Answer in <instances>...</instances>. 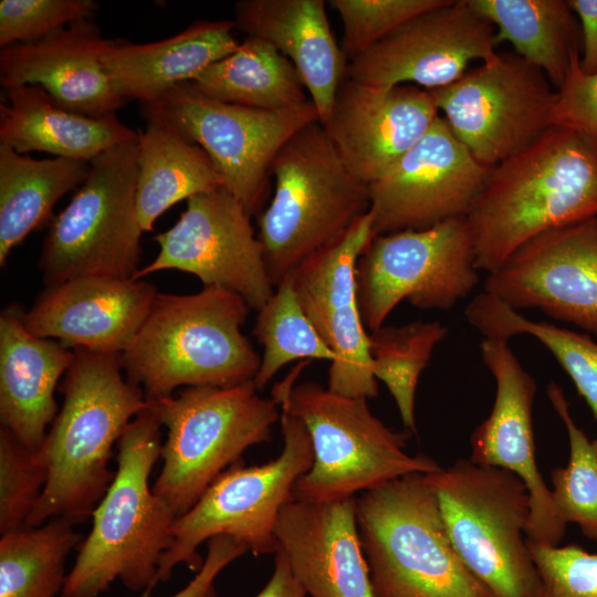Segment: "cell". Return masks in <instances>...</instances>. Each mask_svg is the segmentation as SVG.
Here are the masks:
<instances>
[{
  "label": "cell",
  "instance_id": "ac0fdd59",
  "mask_svg": "<svg viewBox=\"0 0 597 597\" xmlns=\"http://www.w3.org/2000/svg\"><path fill=\"white\" fill-rule=\"evenodd\" d=\"M373 238V214L368 211L290 274L305 314L337 356L329 365L327 388L366 399L378 396V384L357 298L356 266Z\"/></svg>",
  "mask_w": 597,
  "mask_h": 597
},
{
  "label": "cell",
  "instance_id": "8992f818",
  "mask_svg": "<svg viewBox=\"0 0 597 597\" xmlns=\"http://www.w3.org/2000/svg\"><path fill=\"white\" fill-rule=\"evenodd\" d=\"M270 172L275 189L259 214L258 239L275 287L368 212L370 199L368 185L349 171L320 121L281 147Z\"/></svg>",
  "mask_w": 597,
  "mask_h": 597
},
{
  "label": "cell",
  "instance_id": "30bf717a",
  "mask_svg": "<svg viewBox=\"0 0 597 597\" xmlns=\"http://www.w3.org/2000/svg\"><path fill=\"white\" fill-rule=\"evenodd\" d=\"M279 407L281 453L261 465L247 467L243 460L230 465L188 512L176 517L172 543L161 556L156 584L166 583L180 564L197 573L205 561L198 547L214 536H230L255 556L277 552V517L294 500V485L311 469L314 457L304 423L285 406Z\"/></svg>",
  "mask_w": 597,
  "mask_h": 597
},
{
  "label": "cell",
  "instance_id": "5b68a950",
  "mask_svg": "<svg viewBox=\"0 0 597 597\" xmlns=\"http://www.w3.org/2000/svg\"><path fill=\"white\" fill-rule=\"evenodd\" d=\"M307 363L301 362L273 391V399L304 423L312 441L313 463L296 481L295 499L338 501L441 468L426 454H408L409 431L388 428L366 398L339 395L314 381L294 385Z\"/></svg>",
  "mask_w": 597,
  "mask_h": 597
},
{
  "label": "cell",
  "instance_id": "836d02e7",
  "mask_svg": "<svg viewBox=\"0 0 597 597\" xmlns=\"http://www.w3.org/2000/svg\"><path fill=\"white\" fill-rule=\"evenodd\" d=\"M74 523L55 517L1 535L0 597H55L65 585V562L81 543Z\"/></svg>",
  "mask_w": 597,
  "mask_h": 597
},
{
  "label": "cell",
  "instance_id": "bcb514c9",
  "mask_svg": "<svg viewBox=\"0 0 597 597\" xmlns=\"http://www.w3.org/2000/svg\"><path fill=\"white\" fill-rule=\"evenodd\" d=\"M596 221H597V216H596Z\"/></svg>",
  "mask_w": 597,
  "mask_h": 597
},
{
  "label": "cell",
  "instance_id": "44dd1931",
  "mask_svg": "<svg viewBox=\"0 0 597 597\" xmlns=\"http://www.w3.org/2000/svg\"><path fill=\"white\" fill-rule=\"evenodd\" d=\"M438 116L425 88L380 87L345 76L321 124L349 171L369 185L412 148Z\"/></svg>",
  "mask_w": 597,
  "mask_h": 597
},
{
  "label": "cell",
  "instance_id": "7c38bea8",
  "mask_svg": "<svg viewBox=\"0 0 597 597\" xmlns=\"http://www.w3.org/2000/svg\"><path fill=\"white\" fill-rule=\"evenodd\" d=\"M479 271L465 217L375 235L356 266L364 325L377 331L402 301L421 310H450L476 286Z\"/></svg>",
  "mask_w": 597,
  "mask_h": 597
},
{
  "label": "cell",
  "instance_id": "d590c367",
  "mask_svg": "<svg viewBox=\"0 0 597 597\" xmlns=\"http://www.w3.org/2000/svg\"><path fill=\"white\" fill-rule=\"evenodd\" d=\"M256 312L253 335L263 347L253 378L258 390L289 363L313 359L334 363L337 359L305 314L290 275L275 286L272 296Z\"/></svg>",
  "mask_w": 597,
  "mask_h": 597
},
{
  "label": "cell",
  "instance_id": "9c48e42d",
  "mask_svg": "<svg viewBox=\"0 0 597 597\" xmlns=\"http://www.w3.org/2000/svg\"><path fill=\"white\" fill-rule=\"evenodd\" d=\"M426 479L457 554L492 597H538L540 576L526 536L531 500L523 481L470 459Z\"/></svg>",
  "mask_w": 597,
  "mask_h": 597
},
{
  "label": "cell",
  "instance_id": "4316f807",
  "mask_svg": "<svg viewBox=\"0 0 597 597\" xmlns=\"http://www.w3.org/2000/svg\"><path fill=\"white\" fill-rule=\"evenodd\" d=\"M231 20H199L181 32L149 43L113 39L102 64L114 90L126 101L151 104L178 84L191 82L239 45Z\"/></svg>",
  "mask_w": 597,
  "mask_h": 597
},
{
  "label": "cell",
  "instance_id": "ab89813d",
  "mask_svg": "<svg viewBox=\"0 0 597 597\" xmlns=\"http://www.w3.org/2000/svg\"><path fill=\"white\" fill-rule=\"evenodd\" d=\"M94 0H1L0 48L33 42L71 23L91 20Z\"/></svg>",
  "mask_w": 597,
  "mask_h": 597
},
{
  "label": "cell",
  "instance_id": "484cf974",
  "mask_svg": "<svg viewBox=\"0 0 597 597\" xmlns=\"http://www.w3.org/2000/svg\"><path fill=\"white\" fill-rule=\"evenodd\" d=\"M234 22L247 36L272 44L296 69L324 122L346 76L347 61L331 30L323 0H240Z\"/></svg>",
  "mask_w": 597,
  "mask_h": 597
},
{
  "label": "cell",
  "instance_id": "52a82bcc",
  "mask_svg": "<svg viewBox=\"0 0 597 597\" xmlns=\"http://www.w3.org/2000/svg\"><path fill=\"white\" fill-rule=\"evenodd\" d=\"M356 516L377 597H492L457 554L426 473L360 493Z\"/></svg>",
  "mask_w": 597,
  "mask_h": 597
},
{
  "label": "cell",
  "instance_id": "4fadbf2b",
  "mask_svg": "<svg viewBox=\"0 0 597 597\" xmlns=\"http://www.w3.org/2000/svg\"><path fill=\"white\" fill-rule=\"evenodd\" d=\"M171 123L209 156L230 191L252 217L268 193L272 161L306 125L320 121L312 101L282 109H262L217 101L185 82L143 105Z\"/></svg>",
  "mask_w": 597,
  "mask_h": 597
},
{
  "label": "cell",
  "instance_id": "277c9868",
  "mask_svg": "<svg viewBox=\"0 0 597 597\" xmlns=\"http://www.w3.org/2000/svg\"><path fill=\"white\" fill-rule=\"evenodd\" d=\"M247 302L230 291L157 293L143 325L121 354L126 378L147 400L179 387H229L253 380L261 357L242 333Z\"/></svg>",
  "mask_w": 597,
  "mask_h": 597
},
{
  "label": "cell",
  "instance_id": "ffe728a7",
  "mask_svg": "<svg viewBox=\"0 0 597 597\" xmlns=\"http://www.w3.org/2000/svg\"><path fill=\"white\" fill-rule=\"evenodd\" d=\"M480 350L495 380V398L490 415L470 437V460L519 476L531 500L527 541L557 546L567 524L559 516L551 488L536 463L532 420L536 381L520 363L509 341L483 338Z\"/></svg>",
  "mask_w": 597,
  "mask_h": 597
},
{
  "label": "cell",
  "instance_id": "ba28073f",
  "mask_svg": "<svg viewBox=\"0 0 597 597\" xmlns=\"http://www.w3.org/2000/svg\"><path fill=\"white\" fill-rule=\"evenodd\" d=\"M167 428L161 470L153 491L178 517L211 483L242 460L252 446L269 442L281 411L258 394L253 380L229 387H185L176 396L148 400Z\"/></svg>",
  "mask_w": 597,
  "mask_h": 597
},
{
  "label": "cell",
  "instance_id": "e0dca14e",
  "mask_svg": "<svg viewBox=\"0 0 597 597\" xmlns=\"http://www.w3.org/2000/svg\"><path fill=\"white\" fill-rule=\"evenodd\" d=\"M496 45L494 25L468 0H447L347 62L346 76L374 86L432 91L458 81L472 61L491 60Z\"/></svg>",
  "mask_w": 597,
  "mask_h": 597
},
{
  "label": "cell",
  "instance_id": "1f68e13d",
  "mask_svg": "<svg viewBox=\"0 0 597 597\" xmlns=\"http://www.w3.org/2000/svg\"><path fill=\"white\" fill-rule=\"evenodd\" d=\"M191 83L203 95L242 106L282 109L310 98L293 63L272 44L245 36L229 55L210 64Z\"/></svg>",
  "mask_w": 597,
  "mask_h": 597
},
{
  "label": "cell",
  "instance_id": "60d3db41",
  "mask_svg": "<svg viewBox=\"0 0 597 597\" xmlns=\"http://www.w3.org/2000/svg\"><path fill=\"white\" fill-rule=\"evenodd\" d=\"M528 546L540 576L538 597H597V554L576 544Z\"/></svg>",
  "mask_w": 597,
  "mask_h": 597
},
{
  "label": "cell",
  "instance_id": "d6986e66",
  "mask_svg": "<svg viewBox=\"0 0 597 597\" xmlns=\"http://www.w3.org/2000/svg\"><path fill=\"white\" fill-rule=\"evenodd\" d=\"M484 292L520 311L537 308L597 336V221L544 232L488 273Z\"/></svg>",
  "mask_w": 597,
  "mask_h": 597
},
{
  "label": "cell",
  "instance_id": "7a4b0ae2",
  "mask_svg": "<svg viewBox=\"0 0 597 597\" xmlns=\"http://www.w3.org/2000/svg\"><path fill=\"white\" fill-rule=\"evenodd\" d=\"M597 216V150L553 126L494 166L465 219L476 266L491 273L531 239Z\"/></svg>",
  "mask_w": 597,
  "mask_h": 597
},
{
  "label": "cell",
  "instance_id": "83f0119b",
  "mask_svg": "<svg viewBox=\"0 0 597 597\" xmlns=\"http://www.w3.org/2000/svg\"><path fill=\"white\" fill-rule=\"evenodd\" d=\"M0 143L20 154L43 151L91 163L102 153L137 137L116 114L91 117L56 105L40 85L3 90Z\"/></svg>",
  "mask_w": 597,
  "mask_h": 597
},
{
  "label": "cell",
  "instance_id": "4dcf8cb0",
  "mask_svg": "<svg viewBox=\"0 0 597 597\" xmlns=\"http://www.w3.org/2000/svg\"><path fill=\"white\" fill-rule=\"evenodd\" d=\"M495 28L496 43L509 42L517 55L538 67L557 90L570 56L579 52V21L564 0H468Z\"/></svg>",
  "mask_w": 597,
  "mask_h": 597
},
{
  "label": "cell",
  "instance_id": "9a60e30c",
  "mask_svg": "<svg viewBox=\"0 0 597 597\" xmlns=\"http://www.w3.org/2000/svg\"><path fill=\"white\" fill-rule=\"evenodd\" d=\"M154 241L157 256L134 279L165 270L187 272L203 287L238 294L255 311L274 292L251 216L224 187L189 198L178 221Z\"/></svg>",
  "mask_w": 597,
  "mask_h": 597
},
{
  "label": "cell",
  "instance_id": "ee69618b",
  "mask_svg": "<svg viewBox=\"0 0 597 597\" xmlns=\"http://www.w3.org/2000/svg\"><path fill=\"white\" fill-rule=\"evenodd\" d=\"M582 32L583 55L579 65L583 73H597V0H568Z\"/></svg>",
  "mask_w": 597,
  "mask_h": 597
},
{
  "label": "cell",
  "instance_id": "2e32d148",
  "mask_svg": "<svg viewBox=\"0 0 597 597\" xmlns=\"http://www.w3.org/2000/svg\"><path fill=\"white\" fill-rule=\"evenodd\" d=\"M492 168L479 163L439 115L412 148L368 185L374 237L465 217Z\"/></svg>",
  "mask_w": 597,
  "mask_h": 597
},
{
  "label": "cell",
  "instance_id": "f6af8a7d",
  "mask_svg": "<svg viewBox=\"0 0 597 597\" xmlns=\"http://www.w3.org/2000/svg\"><path fill=\"white\" fill-rule=\"evenodd\" d=\"M274 555L272 576L255 597H305L307 593L293 574L285 555L281 551Z\"/></svg>",
  "mask_w": 597,
  "mask_h": 597
},
{
  "label": "cell",
  "instance_id": "5bb4252c",
  "mask_svg": "<svg viewBox=\"0 0 597 597\" xmlns=\"http://www.w3.org/2000/svg\"><path fill=\"white\" fill-rule=\"evenodd\" d=\"M546 75L514 53H496L454 83L429 91L454 136L494 167L552 126L556 91Z\"/></svg>",
  "mask_w": 597,
  "mask_h": 597
},
{
  "label": "cell",
  "instance_id": "f1b7e54d",
  "mask_svg": "<svg viewBox=\"0 0 597 597\" xmlns=\"http://www.w3.org/2000/svg\"><path fill=\"white\" fill-rule=\"evenodd\" d=\"M145 129L137 130L136 210L144 231L181 200L223 186L207 153L189 142L163 116L144 111Z\"/></svg>",
  "mask_w": 597,
  "mask_h": 597
},
{
  "label": "cell",
  "instance_id": "603a6c76",
  "mask_svg": "<svg viewBox=\"0 0 597 597\" xmlns=\"http://www.w3.org/2000/svg\"><path fill=\"white\" fill-rule=\"evenodd\" d=\"M112 42L91 19L33 42L1 48V87L40 85L64 109L91 117L115 114L127 101L114 90L102 64Z\"/></svg>",
  "mask_w": 597,
  "mask_h": 597
},
{
  "label": "cell",
  "instance_id": "3957f363",
  "mask_svg": "<svg viewBox=\"0 0 597 597\" xmlns=\"http://www.w3.org/2000/svg\"><path fill=\"white\" fill-rule=\"evenodd\" d=\"M161 446V423L148 406L116 443L115 476L92 513L91 532L78 546L61 597H98L115 580L143 597L157 586L177 517L149 485Z\"/></svg>",
  "mask_w": 597,
  "mask_h": 597
},
{
  "label": "cell",
  "instance_id": "8d00e7d4",
  "mask_svg": "<svg viewBox=\"0 0 597 597\" xmlns=\"http://www.w3.org/2000/svg\"><path fill=\"white\" fill-rule=\"evenodd\" d=\"M547 397L566 428L569 443L567 464L551 472L554 505L566 524L578 525L587 538L597 543V450L575 422L557 384L547 386Z\"/></svg>",
  "mask_w": 597,
  "mask_h": 597
},
{
  "label": "cell",
  "instance_id": "7402d4cb",
  "mask_svg": "<svg viewBox=\"0 0 597 597\" xmlns=\"http://www.w3.org/2000/svg\"><path fill=\"white\" fill-rule=\"evenodd\" d=\"M157 295L140 279L84 277L49 286L22 312L27 329L72 348L121 355Z\"/></svg>",
  "mask_w": 597,
  "mask_h": 597
},
{
  "label": "cell",
  "instance_id": "8fae6325",
  "mask_svg": "<svg viewBox=\"0 0 597 597\" xmlns=\"http://www.w3.org/2000/svg\"><path fill=\"white\" fill-rule=\"evenodd\" d=\"M136 138L94 158L52 219L39 261L46 287L84 277L134 279L139 270L144 230L136 210Z\"/></svg>",
  "mask_w": 597,
  "mask_h": 597
},
{
  "label": "cell",
  "instance_id": "f35d334b",
  "mask_svg": "<svg viewBox=\"0 0 597 597\" xmlns=\"http://www.w3.org/2000/svg\"><path fill=\"white\" fill-rule=\"evenodd\" d=\"M447 0H329L343 24L342 51L347 62L410 19Z\"/></svg>",
  "mask_w": 597,
  "mask_h": 597
},
{
  "label": "cell",
  "instance_id": "7bdbcfd3",
  "mask_svg": "<svg viewBox=\"0 0 597 597\" xmlns=\"http://www.w3.org/2000/svg\"><path fill=\"white\" fill-rule=\"evenodd\" d=\"M207 555L201 568L171 597H218L216 578L230 563L248 552L242 544L227 535L214 536L207 541Z\"/></svg>",
  "mask_w": 597,
  "mask_h": 597
},
{
  "label": "cell",
  "instance_id": "cb8c5ba5",
  "mask_svg": "<svg viewBox=\"0 0 597 597\" xmlns=\"http://www.w3.org/2000/svg\"><path fill=\"white\" fill-rule=\"evenodd\" d=\"M274 532L277 551L311 597H377L358 533L356 496L294 498L281 510Z\"/></svg>",
  "mask_w": 597,
  "mask_h": 597
},
{
  "label": "cell",
  "instance_id": "f546056e",
  "mask_svg": "<svg viewBox=\"0 0 597 597\" xmlns=\"http://www.w3.org/2000/svg\"><path fill=\"white\" fill-rule=\"evenodd\" d=\"M88 161L35 159L0 143V264L32 231L48 221L54 205L78 188Z\"/></svg>",
  "mask_w": 597,
  "mask_h": 597
},
{
  "label": "cell",
  "instance_id": "d4e9b609",
  "mask_svg": "<svg viewBox=\"0 0 597 597\" xmlns=\"http://www.w3.org/2000/svg\"><path fill=\"white\" fill-rule=\"evenodd\" d=\"M74 357V348L30 333L22 311L0 314V426L23 446L39 450L57 415L54 391Z\"/></svg>",
  "mask_w": 597,
  "mask_h": 597
},
{
  "label": "cell",
  "instance_id": "d6a6232c",
  "mask_svg": "<svg viewBox=\"0 0 597 597\" xmlns=\"http://www.w3.org/2000/svg\"><path fill=\"white\" fill-rule=\"evenodd\" d=\"M464 315L483 338L509 341L524 334L537 339L570 377L597 420V343L588 335L530 320L486 292L468 304ZM593 443L597 450V437Z\"/></svg>",
  "mask_w": 597,
  "mask_h": 597
},
{
  "label": "cell",
  "instance_id": "e575fe53",
  "mask_svg": "<svg viewBox=\"0 0 597 597\" xmlns=\"http://www.w3.org/2000/svg\"><path fill=\"white\" fill-rule=\"evenodd\" d=\"M447 334V327L438 321L384 325L369 332L373 375L388 388L408 431L417 432L415 398L419 377Z\"/></svg>",
  "mask_w": 597,
  "mask_h": 597
},
{
  "label": "cell",
  "instance_id": "6da1fadb",
  "mask_svg": "<svg viewBox=\"0 0 597 597\" xmlns=\"http://www.w3.org/2000/svg\"><path fill=\"white\" fill-rule=\"evenodd\" d=\"M124 374L121 355L74 348L60 387L62 407L40 448L46 483L25 527L92 516L115 476L109 469L114 443L149 406Z\"/></svg>",
  "mask_w": 597,
  "mask_h": 597
},
{
  "label": "cell",
  "instance_id": "b9f144b4",
  "mask_svg": "<svg viewBox=\"0 0 597 597\" xmlns=\"http://www.w3.org/2000/svg\"><path fill=\"white\" fill-rule=\"evenodd\" d=\"M579 59V52L572 54L567 76L556 91L552 126L575 132L597 150V73H583Z\"/></svg>",
  "mask_w": 597,
  "mask_h": 597
},
{
  "label": "cell",
  "instance_id": "74e56055",
  "mask_svg": "<svg viewBox=\"0 0 597 597\" xmlns=\"http://www.w3.org/2000/svg\"><path fill=\"white\" fill-rule=\"evenodd\" d=\"M39 450L23 446L0 426V534L24 528L46 483Z\"/></svg>",
  "mask_w": 597,
  "mask_h": 597
}]
</instances>
